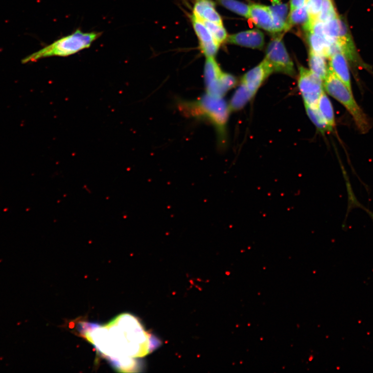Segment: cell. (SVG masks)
Returning <instances> with one entry per match:
<instances>
[{
	"label": "cell",
	"mask_w": 373,
	"mask_h": 373,
	"mask_svg": "<svg viewBox=\"0 0 373 373\" xmlns=\"http://www.w3.org/2000/svg\"><path fill=\"white\" fill-rule=\"evenodd\" d=\"M217 2L227 10L238 15L249 19L250 5L237 1V0H216Z\"/></svg>",
	"instance_id": "obj_20"
},
{
	"label": "cell",
	"mask_w": 373,
	"mask_h": 373,
	"mask_svg": "<svg viewBox=\"0 0 373 373\" xmlns=\"http://www.w3.org/2000/svg\"><path fill=\"white\" fill-rule=\"evenodd\" d=\"M102 32L85 33L77 29L72 34L62 38L50 45L25 57L23 64L37 61L41 59L52 56L68 57L80 51L90 47L92 44L99 38Z\"/></svg>",
	"instance_id": "obj_3"
},
{
	"label": "cell",
	"mask_w": 373,
	"mask_h": 373,
	"mask_svg": "<svg viewBox=\"0 0 373 373\" xmlns=\"http://www.w3.org/2000/svg\"><path fill=\"white\" fill-rule=\"evenodd\" d=\"M307 0H290V11L305 5Z\"/></svg>",
	"instance_id": "obj_26"
},
{
	"label": "cell",
	"mask_w": 373,
	"mask_h": 373,
	"mask_svg": "<svg viewBox=\"0 0 373 373\" xmlns=\"http://www.w3.org/2000/svg\"><path fill=\"white\" fill-rule=\"evenodd\" d=\"M298 83L304 105L317 106L319 97L324 91V81L310 70L300 67Z\"/></svg>",
	"instance_id": "obj_7"
},
{
	"label": "cell",
	"mask_w": 373,
	"mask_h": 373,
	"mask_svg": "<svg viewBox=\"0 0 373 373\" xmlns=\"http://www.w3.org/2000/svg\"><path fill=\"white\" fill-rule=\"evenodd\" d=\"M305 108L308 117L320 132L325 134L326 132H328L326 122L321 113L319 111L317 106L305 105Z\"/></svg>",
	"instance_id": "obj_21"
},
{
	"label": "cell",
	"mask_w": 373,
	"mask_h": 373,
	"mask_svg": "<svg viewBox=\"0 0 373 373\" xmlns=\"http://www.w3.org/2000/svg\"><path fill=\"white\" fill-rule=\"evenodd\" d=\"M210 32L212 37L220 46L227 42L228 35L223 24L202 21Z\"/></svg>",
	"instance_id": "obj_22"
},
{
	"label": "cell",
	"mask_w": 373,
	"mask_h": 373,
	"mask_svg": "<svg viewBox=\"0 0 373 373\" xmlns=\"http://www.w3.org/2000/svg\"><path fill=\"white\" fill-rule=\"evenodd\" d=\"M338 17L332 0H323L321 11L317 21L326 23Z\"/></svg>",
	"instance_id": "obj_24"
},
{
	"label": "cell",
	"mask_w": 373,
	"mask_h": 373,
	"mask_svg": "<svg viewBox=\"0 0 373 373\" xmlns=\"http://www.w3.org/2000/svg\"><path fill=\"white\" fill-rule=\"evenodd\" d=\"M323 0H307L305 5L309 16L310 24L318 20Z\"/></svg>",
	"instance_id": "obj_25"
},
{
	"label": "cell",
	"mask_w": 373,
	"mask_h": 373,
	"mask_svg": "<svg viewBox=\"0 0 373 373\" xmlns=\"http://www.w3.org/2000/svg\"><path fill=\"white\" fill-rule=\"evenodd\" d=\"M254 95L243 84L237 88L229 104L231 112H236L242 109Z\"/></svg>",
	"instance_id": "obj_18"
},
{
	"label": "cell",
	"mask_w": 373,
	"mask_h": 373,
	"mask_svg": "<svg viewBox=\"0 0 373 373\" xmlns=\"http://www.w3.org/2000/svg\"><path fill=\"white\" fill-rule=\"evenodd\" d=\"M306 39L310 50L326 58L328 57V50L331 44L335 41L317 34L312 31H307Z\"/></svg>",
	"instance_id": "obj_15"
},
{
	"label": "cell",
	"mask_w": 373,
	"mask_h": 373,
	"mask_svg": "<svg viewBox=\"0 0 373 373\" xmlns=\"http://www.w3.org/2000/svg\"><path fill=\"white\" fill-rule=\"evenodd\" d=\"M342 19L339 16L326 23H324L323 32L325 36L333 41L338 39L341 30Z\"/></svg>",
	"instance_id": "obj_23"
},
{
	"label": "cell",
	"mask_w": 373,
	"mask_h": 373,
	"mask_svg": "<svg viewBox=\"0 0 373 373\" xmlns=\"http://www.w3.org/2000/svg\"><path fill=\"white\" fill-rule=\"evenodd\" d=\"M227 42L238 46L262 49L264 46V35L258 29L247 30L229 35Z\"/></svg>",
	"instance_id": "obj_10"
},
{
	"label": "cell",
	"mask_w": 373,
	"mask_h": 373,
	"mask_svg": "<svg viewBox=\"0 0 373 373\" xmlns=\"http://www.w3.org/2000/svg\"><path fill=\"white\" fill-rule=\"evenodd\" d=\"M179 108L186 116L207 120L215 127L220 139L224 140L226 129L231 112L223 97H217L208 93L192 101H182Z\"/></svg>",
	"instance_id": "obj_2"
},
{
	"label": "cell",
	"mask_w": 373,
	"mask_h": 373,
	"mask_svg": "<svg viewBox=\"0 0 373 373\" xmlns=\"http://www.w3.org/2000/svg\"><path fill=\"white\" fill-rule=\"evenodd\" d=\"M259 28L275 33L273 18L269 6L259 4L250 5L249 19Z\"/></svg>",
	"instance_id": "obj_11"
},
{
	"label": "cell",
	"mask_w": 373,
	"mask_h": 373,
	"mask_svg": "<svg viewBox=\"0 0 373 373\" xmlns=\"http://www.w3.org/2000/svg\"><path fill=\"white\" fill-rule=\"evenodd\" d=\"M303 25L305 31L310 28V18L305 5L290 11L287 22L286 31L289 30L295 25Z\"/></svg>",
	"instance_id": "obj_16"
},
{
	"label": "cell",
	"mask_w": 373,
	"mask_h": 373,
	"mask_svg": "<svg viewBox=\"0 0 373 373\" xmlns=\"http://www.w3.org/2000/svg\"><path fill=\"white\" fill-rule=\"evenodd\" d=\"M272 14L275 33L287 31V22L288 16V6L280 0H271L269 6Z\"/></svg>",
	"instance_id": "obj_14"
},
{
	"label": "cell",
	"mask_w": 373,
	"mask_h": 373,
	"mask_svg": "<svg viewBox=\"0 0 373 373\" xmlns=\"http://www.w3.org/2000/svg\"><path fill=\"white\" fill-rule=\"evenodd\" d=\"M308 62L311 72L324 81L329 70V67H327L326 57L309 50Z\"/></svg>",
	"instance_id": "obj_19"
},
{
	"label": "cell",
	"mask_w": 373,
	"mask_h": 373,
	"mask_svg": "<svg viewBox=\"0 0 373 373\" xmlns=\"http://www.w3.org/2000/svg\"><path fill=\"white\" fill-rule=\"evenodd\" d=\"M191 23L194 31L199 42V48L206 58L215 57L220 46L213 38L203 22L191 15Z\"/></svg>",
	"instance_id": "obj_8"
},
{
	"label": "cell",
	"mask_w": 373,
	"mask_h": 373,
	"mask_svg": "<svg viewBox=\"0 0 373 373\" xmlns=\"http://www.w3.org/2000/svg\"><path fill=\"white\" fill-rule=\"evenodd\" d=\"M272 67L274 72L294 77L296 70L284 44L281 36L273 38L268 44L265 58Z\"/></svg>",
	"instance_id": "obj_6"
},
{
	"label": "cell",
	"mask_w": 373,
	"mask_h": 373,
	"mask_svg": "<svg viewBox=\"0 0 373 373\" xmlns=\"http://www.w3.org/2000/svg\"><path fill=\"white\" fill-rule=\"evenodd\" d=\"M329 69L335 76L352 92L350 68L347 58L342 53H336L329 58Z\"/></svg>",
	"instance_id": "obj_13"
},
{
	"label": "cell",
	"mask_w": 373,
	"mask_h": 373,
	"mask_svg": "<svg viewBox=\"0 0 373 373\" xmlns=\"http://www.w3.org/2000/svg\"><path fill=\"white\" fill-rule=\"evenodd\" d=\"M274 70L265 59L260 64L248 71L242 78L241 83L244 84L249 91L254 95Z\"/></svg>",
	"instance_id": "obj_9"
},
{
	"label": "cell",
	"mask_w": 373,
	"mask_h": 373,
	"mask_svg": "<svg viewBox=\"0 0 373 373\" xmlns=\"http://www.w3.org/2000/svg\"><path fill=\"white\" fill-rule=\"evenodd\" d=\"M326 93L343 105L351 115L356 126L362 134H366L372 127L367 115L360 107L348 88L337 78L329 69L324 81Z\"/></svg>",
	"instance_id": "obj_4"
},
{
	"label": "cell",
	"mask_w": 373,
	"mask_h": 373,
	"mask_svg": "<svg viewBox=\"0 0 373 373\" xmlns=\"http://www.w3.org/2000/svg\"><path fill=\"white\" fill-rule=\"evenodd\" d=\"M317 108L326 122L328 131H332L335 126L334 113L332 103L325 91L319 97Z\"/></svg>",
	"instance_id": "obj_17"
},
{
	"label": "cell",
	"mask_w": 373,
	"mask_h": 373,
	"mask_svg": "<svg viewBox=\"0 0 373 373\" xmlns=\"http://www.w3.org/2000/svg\"><path fill=\"white\" fill-rule=\"evenodd\" d=\"M79 331L115 368L123 372L137 369L135 358L147 356L154 349L153 340L139 320L129 314L108 324L81 323Z\"/></svg>",
	"instance_id": "obj_1"
},
{
	"label": "cell",
	"mask_w": 373,
	"mask_h": 373,
	"mask_svg": "<svg viewBox=\"0 0 373 373\" xmlns=\"http://www.w3.org/2000/svg\"><path fill=\"white\" fill-rule=\"evenodd\" d=\"M192 15L202 21L223 24L215 4L211 0H195Z\"/></svg>",
	"instance_id": "obj_12"
},
{
	"label": "cell",
	"mask_w": 373,
	"mask_h": 373,
	"mask_svg": "<svg viewBox=\"0 0 373 373\" xmlns=\"http://www.w3.org/2000/svg\"><path fill=\"white\" fill-rule=\"evenodd\" d=\"M204 79L207 93L223 98L237 84V79L234 76L221 70L215 57L206 58L204 68Z\"/></svg>",
	"instance_id": "obj_5"
}]
</instances>
